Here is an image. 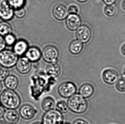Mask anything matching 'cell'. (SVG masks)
<instances>
[{"instance_id": "obj_1", "label": "cell", "mask_w": 125, "mask_h": 124, "mask_svg": "<svg viewBox=\"0 0 125 124\" xmlns=\"http://www.w3.org/2000/svg\"><path fill=\"white\" fill-rule=\"evenodd\" d=\"M47 79L45 75L40 74L31 77L32 85L31 87L32 97L37 100L43 92L50 91L52 85L55 83V78H51Z\"/></svg>"}, {"instance_id": "obj_33", "label": "cell", "mask_w": 125, "mask_h": 124, "mask_svg": "<svg viewBox=\"0 0 125 124\" xmlns=\"http://www.w3.org/2000/svg\"><path fill=\"white\" fill-rule=\"evenodd\" d=\"M73 124H90L88 122L82 119L78 118L75 120Z\"/></svg>"}, {"instance_id": "obj_28", "label": "cell", "mask_w": 125, "mask_h": 124, "mask_svg": "<svg viewBox=\"0 0 125 124\" xmlns=\"http://www.w3.org/2000/svg\"><path fill=\"white\" fill-rule=\"evenodd\" d=\"M115 87L119 92H125V77H122L118 79L116 82Z\"/></svg>"}, {"instance_id": "obj_35", "label": "cell", "mask_w": 125, "mask_h": 124, "mask_svg": "<svg viewBox=\"0 0 125 124\" xmlns=\"http://www.w3.org/2000/svg\"><path fill=\"white\" fill-rule=\"evenodd\" d=\"M5 111L4 108L2 106H0V119L3 117Z\"/></svg>"}, {"instance_id": "obj_10", "label": "cell", "mask_w": 125, "mask_h": 124, "mask_svg": "<svg viewBox=\"0 0 125 124\" xmlns=\"http://www.w3.org/2000/svg\"><path fill=\"white\" fill-rule=\"evenodd\" d=\"M103 81L106 84L110 86L114 85L118 80L119 75L116 71L112 68H107L102 74Z\"/></svg>"}, {"instance_id": "obj_41", "label": "cell", "mask_w": 125, "mask_h": 124, "mask_svg": "<svg viewBox=\"0 0 125 124\" xmlns=\"http://www.w3.org/2000/svg\"><path fill=\"white\" fill-rule=\"evenodd\" d=\"M42 124V122H34L33 124Z\"/></svg>"}, {"instance_id": "obj_16", "label": "cell", "mask_w": 125, "mask_h": 124, "mask_svg": "<svg viewBox=\"0 0 125 124\" xmlns=\"http://www.w3.org/2000/svg\"><path fill=\"white\" fill-rule=\"evenodd\" d=\"M68 13L67 9L62 4H56L53 9V16L58 20H63L65 19L67 17Z\"/></svg>"}, {"instance_id": "obj_34", "label": "cell", "mask_w": 125, "mask_h": 124, "mask_svg": "<svg viewBox=\"0 0 125 124\" xmlns=\"http://www.w3.org/2000/svg\"><path fill=\"white\" fill-rule=\"evenodd\" d=\"M103 2L107 5H112L116 2L117 0H102Z\"/></svg>"}, {"instance_id": "obj_42", "label": "cell", "mask_w": 125, "mask_h": 124, "mask_svg": "<svg viewBox=\"0 0 125 124\" xmlns=\"http://www.w3.org/2000/svg\"><path fill=\"white\" fill-rule=\"evenodd\" d=\"M123 74L125 77V67H124V69H123Z\"/></svg>"}, {"instance_id": "obj_19", "label": "cell", "mask_w": 125, "mask_h": 124, "mask_svg": "<svg viewBox=\"0 0 125 124\" xmlns=\"http://www.w3.org/2000/svg\"><path fill=\"white\" fill-rule=\"evenodd\" d=\"M61 72V66L56 62L50 63L47 67V74L51 78H57L60 75Z\"/></svg>"}, {"instance_id": "obj_26", "label": "cell", "mask_w": 125, "mask_h": 124, "mask_svg": "<svg viewBox=\"0 0 125 124\" xmlns=\"http://www.w3.org/2000/svg\"><path fill=\"white\" fill-rule=\"evenodd\" d=\"M104 11L105 15L109 17H113L116 14V8L112 5H106L104 7Z\"/></svg>"}, {"instance_id": "obj_18", "label": "cell", "mask_w": 125, "mask_h": 124, "mask_svg": "<svg viewBox=\"0 0 125 124\" xmlns=\"http://www.w3.org/2000/svg\"><path fill=\"white\" fill-rule=\"evenodd\" d=\"M25 54L26 57L31 62H36L38 61L42 56V53L40 50L35 47H32L28 48Z\"/></svg>"}, {"instance_id": "obj_11", "label": "cell", "mask_w": 125, "mask_h": 124, "mask_svg": "<svg viewBox=\"0 0 125 124\" xmlns=\"http://www.w3.org/2000/svg\"><path fill=\"white\" fill-rule=\"evenodd\" d=\"M15 67L18 72L22 75H25L31 71V61L26 57H22L18 59Z\"/></svg>"}, {"instance_id": "obj_40", "label": "cell", "mask_w": 125, "mask_h": 124, "mask_svg": "<svg viewBox=\"0 0 125 124\" xmlns=\"http://www.w3.org/2000/svg\"><path fill=\"white\" fill-rule=\"evenodd\" d=\"M0 124H7L5 122L0 121Z\"/></svg>"}, {"instance_id": "obj_5", "label": "cell", "mask_w": 125, "mask_h": 124, "mask_svg": "<svg viewBox=\"0 0 125 124\" xmlns=\"http://www.w3.org/2000/svg\"><path fill=\"white\" fill-rule=\"evenodd\" d=\"M63 114L56 109L46 111L42 116V124H62L64 122Z\"/></svg>"}, {"instance_id": "obj_20", "label": "cell", "mask_w": 125, "mask_h": 124, "mask_svg": "<svg viewBox=\"0 0 125 124\" xmlns=\"http://www.w3.org/2000/svg\"><path fill=\"white\" fill-rule=\"evenodd\" d=\"M4 81L5 86L8 89L15 90L19 86L18 78L15 75H9Z\"/></svg>"}, {"instance_id": "obj_4", "label": "cell", "mask_w": 125, "mask_h": 124, "mask_svg": "<svg viewBox=\"0 0 125 124\" xmlns=\"http://www.w3.org/2000/svg\"><path fill=\"white\" fill-rule=\"evenodd\" d=\"M18 56L11 50L5 49L0 52V66L6 68H12L15 66Z\"/></svg>"}, {"instance_id": "obj_2", "label": "cell", "mask_w": 125, "mask_h": 124, "mask_svg": "<svg viewBox=\"0 0 125 124\" xmlns=\"http://www.w3.org/2000/svg\"><path fill=\"white\" fill-rule=\"evenodd\" d=\"M0 102L1 105L7 109L16 110L21 103L20 95L14 90L6 89L0 94Z\"/></svg>"}, {"instance_id": "obj_37", "label": "cell", "mask_w": 125, "mask_h": 124, "mask_svg": "<svg viewBox=\"0 0 125 124\" xmlns=\"http://www.w3.org/2000/svg\"><path fill=\"white\" fill-rule=\"evenodd\" d=\"M122 7L123 9L125 11V0H124L122 3Z\"/></svg>"}, {"instance_id": "obj_25", "label": "cell", "mask_w": 125, "mask_h": 124, "mask_svg": "<svg viewBox=\"0 0 125 124\" xmlns=\"http://www.w3.org/2000/svg\"><path fill=\"white\" fill-rule=\"evenodd\" d=\"M8 1L14 10L23 7L26 1V0H8Z\"/></svg>"}, {"instance_id": "obj_13", "label": "cell", "mask_w": 125, "mask_h": 124, "mask_svg": "<svg viewBox=\"0 0 125 124\" xmlns=\"http://www.w3.org/2000/svg\"><path fill=\"white\" fill-rule=\"evenodd\" d=\"M66 24L68 28L71 31L77 30L81 24V19L77 14H70L67 17Z\"/></svg>"}, {"instance_id": "obj_36", "label": "cell", "mask_w": 125, "mask_h": 124, "mask_svg": "<svg viewBox=\"0 0 125 124\" xmlns=\"http://www.w3.org/2000/svg\"><path fill=\"white\" fill-rule=\"evenodd\" d=\"M120 51L122 54L125 57V43L123 44L121 46Z\"/></svg>"}, {"instance_id": "obj_24", "label": "cell", "mask_w": 125, "mask_h": 124, "mask_svg": "<svg viewBox=\"0 0 125 124\" xmlns=\"http://www.w3.org/2000/svg\"><path fill=\"white\" fill-rule=\"evenodd\" d=\"M56 110L62 114H65L69 110L67 102L63 100L58 101L56 104Z\"/></svg>"}, {"instance_id": "obj_9", "label": "cell", "mask_w": 125, "mask_h": 124, "mask_svg": "<svg viewBox=\"0 0 125 124\" xmlns=\"http://www.w3.org/2000/svg\"><path fill=\"white\" fill-rule=\"evenodd\" d=\"M38 111L33 106L28 104L23 105L19 110L20 116L24 120L33 119L38 113Z\"/></svg>"}, {"instance_id": "obj_23", "label": "cell", "mask_w": 125, "mask_h": 124, "mask_svg": "<svg viewBox=\"0 0 125 124\" xmlns=\"http://www.w3.org/2000/svg\"><path fill=\"white\" fill-rule=\"evenodd\" d=\"M12 27L8 21L0 22V35L4 37L7 34L12 33Z\"/></svg>"}, {"instance_id": "obj_21", "label": "cell", "mask_w": 125, "mask_h": 124, "mask_svg": "<svg viewBox=\"0 0 125 124\" xmlns=\"http://www.w3.org/2000/svg\"><path fill=\"white\" fill-rule=\"evenodd\" d=\"M56 104L55 100L51 96H47L42 99L41 106L42 110L46 112L54 109Z\"/></svg>"}, {"instance_id": "obj_43", "label": "cell", "mask_w": 125, "mask_h": 124, "mask_svg": "<svg viewBox=\"0 0 125 124\" xmlns=\"http://www.w3.org/2000/svg\"><path fill=\"white\" fill-rule=\"evenodd\" d=\"M62 124H71L70 123H69V122H64Z\"/></svg>"}, {"instance_id": "obj_22", "label": "cell", "mask_w": 125, "mask_h": 124, "mask_svg": "<svg viewBox=\"0 0 125 124\" xmlns=\"http://www.w3.org/2000/svg\"><path fill=\"white\" fill-rule=\"evenodd\" d=\"M83 44L78 40L71 42L69 46V51L73 54L77 55L81 53L83 49Z\"/></svg>"}, {"instance_id": "obj_30", "label": "cell", "mask_w": 125, "mask_h": 124, "mask_svg": "<svg viewBox=\"0 0 125 124\" xmlns=\"http://www.w3.org/2000/svg\"><path fill=\"white\" fill-rule=\"evenodd\" d=\"M25 15L26 11L23 7L14 10V15L19 19L23 18Z\"/></svg>"}, {"instance_id": "obj_8", "label": "cell", "mask_w": 125, "mask_h": 124, "mask_svg": "<svg viewBox=\"0 0 125 124\" xmlns=\"http://www.w3.org/2000/svg\"><path fill=\"white\" fill-rule=\"evenodd\" d=\"M59 54L58 50L55 47L48 46L44 49L42 54L45 61L51 63L56 62L58 58Z\"/></svg>"}, {"instance_id": "obj_29", "label": "cell", "mask_w": 125, "mask_h": 124, "mask_svg": "<svg viewBox=\"0 0 125 124\" xmlns=\"http://www.w3.org/2000/svg\"><path fill=\"white\" fill-rule=\"evenodd\" d=\"M9 69L0 66V81H4L9 75Z\"/></svg>"}, {"instance_id": "obj_39", "label": "cell", "mask_w": 125, "mask_h": 124, "mask_svg": "<svg viewBox=\"0 0 125 124\" xmlns=\"http://www.w3.org/2000/svg\"><path fill=\"white\" fill-rule=\"evenodd\" d=\"M77 0L79 1V2H81V3H83V2L86 1L87 0Z\"/></svg>"}, {"instance_id": "obj_44", "label": "cell", "mask_w": 125, "mask_h": 124, "mask_svg": "<svg viewBox=\"0 0 125 124\" xmlns=\"http://www.w3.org/2000/svg\"><path fill=\"white\" fill-rule=\"evenodd\" d=\"M0 106H2L1 105V103L0 102Z\"/></svg>"}, {"instance_id": "obj_32", "label": "cell", "mask_w": 125, "mask_h": 124, "mask_svg": "<svg viewBox=\"0 0 125 124\" xmlns=\"http://www.w3.org/2000/svg\"><path fill=\"white\" fill-rule=\"evenodd\" d=\"M6 47L4 37L0 35V52L6 49Z\"/></svg>"}, {"instance_id": "obj_12", "label": "cell", "mask_w": 125, "mask_h": 124, "mask_svg": "<svg viewBox=\"0 0 125 124\" xmlns=\"http://www.w3.org/2000/svg\"><path fill=\"white\" fill-rule=\"evenodd\" d=\"M76 30V37L79 41L82 43H85L90 40L92 37V31L89 27L82 25Z\"/></svg>"}, {"instance_id": "obj_7", "label": "cell", "mask_w": 125, "mask_h": 124, "mask_svg": "<svg viewBox=\"0 0 125 124\" xmlns=\"http://www.w3.org/2000/svg\"><path fill=\"white\" fill-rule=\"evenodd\" d=\"M14 16V9L8 0H0V19L8 22L12 20Z\"/></svg>"}, {"instance_id": "obj_17", "label": "cell", "mask_w": 125, "mask_h": 124, "mask_svg": "<svg viewBox=\"0 0 125 124\" xmlns=\"http://www.w3.org/2000/svg\"><path fill=\"white\" fill-rule=\"evenodd\" d=\"M28 49V44L25 40L20 39L16 41L13 46V51L18 56L25 53Z\"/></svg>"}, {"instance_id": "obj_15", "label": "cell", "mask_w": 125, "mask_h": 124, "mask_svg": "<svg viewBox=\"0 0 125 124\" xmlns=\"http://www.w3.org/2000/svg\"><path fill=\"white\" fill-rule=\"evenodd\" d=\"M95 88L94 86L90 83L83 84L79 87L78 94L85 98L89 99L93 96L94 94Z\"/></svg>"}, {"instance_id": "obj_38", "label": "cell", "mask_w": 125, "mask_h": 124, "mask_svg": "<svg viewBox=\"0 0 125 124\" xmlns=\"http://www.w3.org/2000/svg\"><path fill=\"white\" fill-rule=\"evenodd\" d=\"M3 89V86L1 82L0 81V92L2 91Z\"/></svg>"}, {"instance_id": "obj_31", "label": "cell", "mask_w": 125, "mask_h": 124, "mask_svg": "<svg viewBox=\"0 0 125 124\" xmlns=\"http://www.w3.org/2000/svg\"><path fill=\"white\" fill-rule=\"evenodd\" d=\"M68 11L70 14H77L79 11V9L77 6L72 5L68 7Z\"/></svg>"}, {"instance_id": "obj_14", "label": "cell", "mask_w": 125, "mask_h": 124, "mask_svg": "<svg viewBox=\"0 0 125 124\" xmlns=\"http://www.w3.org/2000/svg\"><path fill=\"white\" fill-rule=\"evenodd\" d=\"M3 118L7 124H16L20 121V115L15 110L8 109L5 111Z\"/></svg>"}, {"instance_id": "obj_27", "label": "cell", "mask_w": 125, "mask_h": 124, "mask_svg": "<svg viewBox=\"0 0 125 124\" xmlns=\"http://www.w3.org/2000/svg\"><path fill=\"white\" fill-rule=\"evenodd\" d=\"M4 38L6 46H13L17 41L16 37L12 33L7 34L4 37Z\"/></svg>"}, {"instance_id": "obj_6", "label": "cell", "mask_w": 125, "mask_h": 124, "mask_svg": "<svg viewBox=\"0 0 125 124\" xmlns=\"http://www.w3.org/2000/svg\"><path fill=\"white\" fill-rule=\"evenodd\" d=\"M76 85L73 82L67 81L63 82L59 86L58 89V93L62 98L68 99L75 94L77 92Z\"/></svg>"}, {"instance_id": "obj_3", "label": "cell", "mask_w": 125, "mask_h": 124, "mask_svg": "<svg viewBox=\"0 0 125 124\" xmlns=\"http://www.w3.org/2000/svg\"><path fill=\"white\" fill-rule=\"evenodd\" d=\"M67 103L69 110L76 114L84 113L88 108L87 100L78 93L68 98Z\"/></svg>"}]
</instances>
